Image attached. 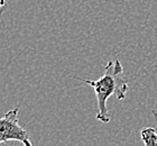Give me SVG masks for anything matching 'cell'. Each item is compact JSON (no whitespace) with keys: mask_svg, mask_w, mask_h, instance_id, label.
Here are the masks:
<instances>
[{"mask_svg":"<svg viewBox=\"0 0 157 146\" xmlns=\"http://www.w3.org/2000/svg\"><path fill=\"white\" fill-rule=\"evenodd\" d=\"M5 5H6V1H5V0H0V11L3 9Z\"/></svg>","mask_w":157,"mask_h":146,"instance_id":"4","label":"cell"},{"mask_svg":"<svg viewBox=\"0 0 157 146\" xmlns=\"http://www.w3.org/2000/svg\"><path fill=\"white\" fill-rule=\"evenodd\" d=\"M74 78L93 88L98 105L97 119L100 120L101 123L108 124L111 119L107 107L108 99L111 96H116L119 100H122L126 98L128 91V81L124 74V68L120 61L115 60L108 62V64L105 66L103 75L95 81L76 78V77Z\"/></svg>","mask_w":157,"mask_h":146,"instance_id":"1","label":"cell"},{"mask_svg":"<svg viewBox=\"0 0 157 146\" xmlns=\"http://www.w3.org/2000/svg\"><path fill=\"white\" fill-rule=\"evenodd\" d=\"M9 140L20 142L24 146H33L28 132L18 124V108L0 117V146Z\"/></svg>","mask_w":157,"mask_h":146,"instance_id":"2","label":"cell"},{"mask_svg":"<svg viewBox=\"0 0 157 146\" xmlns=\"http://www.w3.org/2000/svg\"><path fill=\"white\" fill-rule=\"evenodd\" d=\"M154 115L157 119V112L154 111ZM140 137L145 146H157V130L153 127H146L141 129Z\"/></svg>","mask_w":157,"mask_h":146,"instance_id":"3","label":"cell"}]
</instances>
